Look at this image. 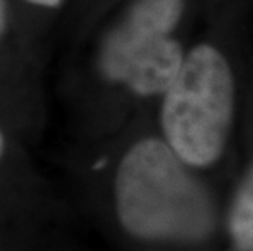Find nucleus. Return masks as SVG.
<instances>
[{"mask_svg":"<svg viewBox=\"0 0 253 251\" xmlns=\"http://www.w3.org/2000/svg\"><path fill=\"white\" fill-rule=\"evenodd\" d=\"M118 217L129 233L150 240H198L214 211L204 186L159 139H144L123 157L115 176Z\"/></svg>","mask_w":253,"mask_h":251,"instance_id":"obj_1","label":"nucleus"},{"mask_svg":"<svg viewBox=\"0 0 253 251\" xmlns=\"http://www.w3.org/2000/svg\"><path fill=\"white\" fill-rule=\"evenodd\" d=\"M185 7L186 0H131L101 41V77L139 97L162 95L185 59L173 38Z\"/></svg>","mask_w":253,"mask_h":251,"instance_id":"obj_3","label":"nucleus"},{"mask_svg":"<svg viewBox=\"0 0 253 251\" xmlns=\"http://www.w3.org/2000/svg\"><path fill=\"white\" fill-rule=\"evenodd\" d=\"M230 232L242 250L253 251V172L235 197L230 214Z\"/></svg>","mask_w":253,"mask_h":251,"instance_id":"obj_4","label":"nucleus"},{"mask_svg":"<svg viewBox=\"0 0 253 251\" xmlns=\"http://www.w3.org/2000/svg\"><path fill=\"white\" fill-rule=\"evenodd\" d=\"M8 23V7H7V0H0V38L3 36L5 30H7Z\"/></svg>","mask_w":253,"mask_h":251,"instance_id":"obj_5","label":"nucleus"},{"mask_svg":"<svg viewBox=\"0 0 253 251\" xmlns=\"http://www.w3.org/2000/svg\"><path fill=\"white\" fill-rule=\"evenodd\" d=\"M3 150H5V139H3V134H2V131H0V158H2V155H3Z\"/></svg>","mask_w":253,"mask_h":251,"instance_id":"obj_7","label":"nucleus"},{"mask_svg":"<svg viewBox=\"0 0 253 251\" xmlns=\"http://www.w3.org/2000/svg\"><path fill=\"white\" fill-rule=\"evenodd\" d=\"M162 95L167 145L188 167L212 165L225 148L235 108L234 73L225 56L211 44L195 46Z\"/></svg>","mask_w":253,"mask_h":251,"instance_id":"obj_2","label":"nucleus"},{"mask_svg":"<svg viewBox=\"0 0 253 251\" xmlns=\"http://www.w3.org/2000/svg\"><path fill=\"white\" fill-rule=\"evenodd\" d=\"M31 5H36V7H42V8H57L64 0H25Z\"/></svg>","mask_w":253,"mask_h":251,"instance_id":"obj_6","label":"nucleus"}]
</instances>
